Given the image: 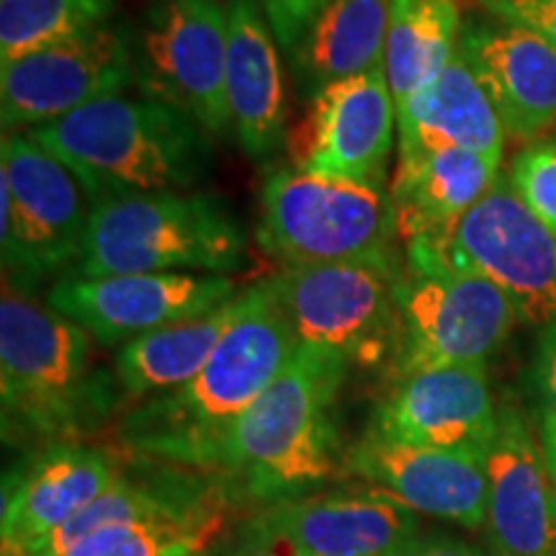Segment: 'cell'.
Masks as SVG:
<instances>
[{
    "instance_id": "6da1fadb",
    "label": "cell",
    "mask_w": 556,
    "mask_h": 556,
    "mask_svg": "<svg viewBox=\"0 0 556 556\" xmlns=\"http://www.w3.org/2000/svg\"><path fill=\"white\" fill-rule=\"evenodd\" d=\"M296 338L268 281L245 289L240 317L189 384L144 400L122 422L131 451L193 469H222L229 435L274 384Z\"/></svg>"
},
{
    "instance_id": "7a4b0ae2",
    "label": "cell",
    "mask_w": 556,
    "mask_h": 556,
    "mask_svg": "<svg viewBox=\"0 0 556 556\" xmlns=\"http://www.w3.org/2000/svg\"><path fill=\"white\" fill-rule=\"evenodd\" d=\"M24 135L58 157L96 201L191 191L212 160L206 131L148 96H109Z\"/></svg>"
},
{
    "instance_id": "3957f363",
    "label": "cell",
    "mask_w": 556,
    "mask_h": 556,
    "mask_svg": "<svg viewBox=\"0 0 556 556\" xmlns=\"http://www.w3.org/2000/svg\"><path fill=\"white\" fill-rule=\"evenodd\" d=\"M0 400L5 438L70 443L111 415L116 387L93 368V336L3 283Z\"/></svg>"
},
{
    "instance_id": "277c9868",
    "label": "cell",
    "mask_w": 556,
    "mask_h": 556,
    "mask_svg": "<svg viewBox=\"0 0 556 556\" xmlns=\"http://www.w3.org/2000/svg\"><path fill=\"white\" fill-rule=\"evenodd\" d=\"M345 371L348 361L296 343L287 368L235 426L219 471L274 505L325 482L336 469L332 405Z\"/></svg>"
},
{
    "instance_id": "5b68a950",
    "label": "cell",
    "mask_w": 556,
    "mask_h": 556,
    "mask_svg": "<svg viewBox=\"0 0 556 556\" xmlns=\"http://www.w3.org/2000/svg\"><path fill=\"white\" fill-rule=\"evenodd\" d=\"M238 217L206 191H155L93 201L80 278L122 274H217L245 263Z\"/></svg>"
},
{
    "instance_id": "8992f818",
    "label": "cell",
    "mask_w": 556,
    "mask_h": 556,
    "mask_svg": "<svg viewBox=\"0 0 556 556\" xmlns=\"http://www.w3.org/2000/svg\"><path fill=\"white\" fill-rule=\"evenodd\" d=\"M397 212L387 186L289 165L261 189L258 242L283 268L400 261Z\"/></svg>"
},
{
    "instance_id": "52a82bcc",
    "label": "cell",
    "mask_w": 556,
    "mask_h": 556,
    "mask_svg": "<svg viewBox=\"0 0 556 556\" xmlns=\"http://www.w3.org/2000/svg\"><path fill=\"white\" fill-rule=\"evenodd\" d=\"M397 379L433 368L484 366L518 323L495 283L456 268L430 240L402 242Z\"/></svg>"
},
{
    "instance_id": "ba28073f",
    "label": "cell",
    "mask_w": 556,
    "mask_h": 556,
    "mask_svg": "<svg viewBox=\"0 0 556 556\" xmlns=\"http://www.w3.org/2000/svg\"><path fill=\"white\" fill-rule=\"evenodd\" d=\"M400 261L283 268L268 278L299 345L374 366L397 353Z\"/></svg>"
},
{
    "instance_id": "9c48e42d",
    "label": "cell",
    "mask_w": 556,
    "mask_h": 556,
    "mask_svg": "<svg viewBox=\"0 0 556 556\" xmlns=\"http://www.w3.org/2000/svg\"><path fill=\"white\" fill-rule=\"evenodd\" d=\"M80 180L29 135L0 144V245L5 283L29 294L80 261L88 214Z\"/></svg>"
},
{
    "instance_id": "30bf717a",
    "label": "cell",
    "mask_w": 556,
    "mask_h": 556,
    "mask_svg": "<svg viewBox=\"0 0 556 556\" xmlns=\"http://www.w3.org/2000/svg\"><path fill=\"white\" fill-rule=\"evenodd\" d=\"M430 242L456 268L495 283L520 323L548 328L556 319V232L523 204L510 178L500 176L443 238Z\"/></svg>"
},
{
    "instance_id": "8fae6325",
    "label": "cell",
    "mask_w": 556,
    "mask_h": 556,
    "mask_svg": "<svg viewBox=\"0 0 556 556\" xmlns=\"http://www.w3.org/2000/svg\"><path fill=\"white\" fill-rule=\"evenodd\" d=\"M229 13L219 0H165L150 11L135 47V83L180 111L208 137H225Z\"/></svg>"
},
{
    "instance_id": "7c38bea8",
    "label": "cell",
    "mask_w": 556,
    "mask_h": 556,
    "mask_svg": "<svg viewBox=\"0 0 556 556\" xmlns=\"http://www.w3.org/2000/svg\"><path fill=\"white\" fill-rule=\"evenodd\" d=\"M135 83V41L106 24L80 37L0 65V122L5 135L54 124Z\"/></svg>"
},
{
    "instance_id": "4fadbf2b",
    "label": "cell",
    "mask_w": 556,
    "mask_h": 556,
    "mask_svg": "<svg viewBox=\"0 0 556 556\" xmlns=\"http://www.w3.org/2000/svg\"><path fill=\"white\" fill-rule=\"evenodd\" d=\"M397 131V101L387 70L338 80L309 96V109L289 137L294 168L384 186Z\"/></svg>"
},
{
    "instance_id": "5bb4252c",
    "label": "cell",
    "mask_w": 556,
    "mask_h": 556,
    "mask_svg": "<svg viewBox=\"0 0 556 556\" xmlns=\"http://www.w3.org/2000/svg\"><path fill=\"white\" fill-rule=\"evenodd\" d=\"M238 291L232 278L217 274L73 276L54 283L47 304L101 345H127L144 332L214 309Z\"/></svg>"
},
{
    "instance_id": "9a60e30c",
    "label": "cell",
    "mask_w": 556,
    "mask_h": 556,
    "mask_svg": "<svg viewBox=\"0 0 556 556\" xmlns=\"http://www.w3.org/2000/svg\"><path fill=\"white\" fill-rule=\"evenodd\" d=\"M500 409L486 366H454L397 379L374 415L371 433L456 454H486Z\"/></svg>"
},
{
    "instance_id": "2e32d148",
    "label": "cell",
    "mask_w": 556,
    "mask_h": 556,
    "mask_svg": "<svg viewBox=\"0 0 556 556\" xmlns=\"http://www.w3.org/2000/svg\"><path fill=\"white\" fill-rule=\"evenodd\" d=\"M484 526L495 556H556V482L518 407H500L486 451Z\"/></svg>"
},
{
    "instance_id": "e0dca14e",
    "label": "cell",
    "mask_w": 556,
    "mask_h": 556,
    "mask_svg": "<svg viewBox=\"0 0 556 556\" xmlns=\"http://www.w3.org/2000/svg\"><path fill=\"white\" fill-rule=\"evenodd\" d=\"M345 464L413 513L467 528L486 523V454L409 446L368 430Z\"/></svg>"
},
{
    "instance_id": "ac0fdd59",
    "label": "cell",
    "mask_w": 556,
    "mask_h": 556,
    "mask_svg": "<svg viewBox=\"0 0 556 556\" xmlns=\"http://www.w3.org/2000/svg\"><path fill=\"white\" fill-rule=\"evenodd\" d=\"M458 54L495 106L505 137L536 139L556 127V50L507 21H469Z\"/></svg>"
},
{
    "instance_id": "d6986e66",
    "label": "cell",
    "mask_w": 556,
    "mask_h": 556,
    "mask_svg": "<svg viewBox=\"0 0 556 556\" xmlns=\"http://www.w3.org/2000/svg\"><path fill=\"white\" fill-rule=\"evenodd\" d=\"M227 13L229 129L250 157H266L289 137L281 54L258 0H229Z\"/></svg>"
},
{
    "instance_id": "ffe728a7",
    "label": "cell",
    "mask_w": 556,
    "mask_h": 556,
    "mask_svg": "<svg viewBox=\"0 0 556 556\" xmlns=\"http://www.w3.org/2000/svg\"><path fill=\"white\" fill-rule=\"evenodd\" d=\"M122 471L114 458L80 443H58L29 469L5 477L3 548H24L86 510Z\"/></svg>"
},
{
    "instance_id": "44dd1931",
    "label": "cell",
    "mask_w": 556,
    "mask_h": 556,
    "mask_svg": "<svg viewBox=\"0 0 556 556\" xmlns=\"http://www.w3.org/2000/svg\"><path fill=\"white\" fill-rule=\"evenodd\" d=\"M268 510L307 556H394L417 539V513L379 490L296 497Z\"/></svg>"
},
{
    "instance_id": "7402d4cb",
    "label": "cell",
    "mask_w": 556,
    "mask_h": 556,
    "mask_svg": "<svg viewBox=\"0 0 556 556\" xmlns=\"http://www.w3.org/2000/svg\"><path fill=\"white\" fill-rule=\"evenodd\" d=\"M400 157L430 150H469L503 163L505 129L462 54L426 90L397 106Z\"/></svg>"
},
{
    "instance_id": "603a6c76",
    "label": "cell",
    "mask_w": 556,
    "mask_h": 556,
    "mask_svg": "<svg viewBox=\"0 0 556 556\" xmlns=\"http://www.w3.org/2000/svg\"><path fill=\"white\" fill-rule=\"evenodd\" d=\"M500 178V165L469 150H430L397 157L389 197L400 240H438Z\"/></svg>"
},
{
    "instance_id": "cb8c5ba5",
    "label": "cell",
    "mask_w": 556,
    "mask_h": 556,
    "mask_svg": "<svg viewBox=\"0 0 556 556\" xmlns=\"http://www.w3.org/2000/svg\"><path fill=\"white\" fill-rule=\"evenodd\" d=\"M242 302L245 289L214 309L144 332L122 345L114 374L124 394L131 400H150L189 384L240 317Z\"/></svg>"
},
{
    "instance_id": "d4e9b609",
    "label": "cell",
    "mask_w": 556,
    "mask_h": 556,
    "mask_svg": "<svg viewBox=\"0 0 556 556\" xmlns=\"http://www.w3.org/2000/svg\"><path fill=\"white\" fill-rule=\"evenodd\" d=\"M389 0H330L294 58L296 73L312 96L338 80L358 78L384 67Z\"/></svg>"
},
{
    "instance_id": "484cf974",
    "label": "cell",
    "mask_w": 556,
    "mask_h": 556,
    "mask_svg": "<svg viewBox=\"0 0 556 556\" xmlns=\"http://www.w3.org/2000/svg\"><path fill=\"white\" fill-rule=\"evenodd\" d=\"M212 484L180 475H163L157 479H129L122 475L96 503H90L67 523L24 548H3V556H70L88 541L142 523L157 513L204 495Z\"/></svg>"
},
{
    "instance_id": "4316f807",
    "label": "cell",
    "mask_w": 556,
    "mask_h": 556,
    "mask_svg": "<svg viewBox=\"0 0 556 556\" xmlns=\"http://www.w3.org/2000/svg\"><path fill=\"white\" fill-rule=\"evenodd\" d=\"M462 26L458 0H389L384 70L397 106L456 58Z\"/></svg>"
},
{
    "instance_id": "83f0119b",
    "label": "cell",
    "mask_w": 556,
    "mask_h": 556,
    "mask_svg": "<svg viewBox=\"0 0 556 556\" xmlns=\"http://www.w3.org/2000/svg\"><path fill=\"white\" fill-rule=\"evenodd\" d=\"M225 516V490L212 484L204 495L88 541L70 556H197L217 536Z\"/></svg>"
},
{
    "instance_id": "f1b7e54d",
    "label": "cell",
    "mask_w": 556,
    "mask_h": 556,
    "mask_svg": "<svg viewBox=\"0 0 556 556\" xmlns=\"http://www.w3.org/2000/svg\"><path fill=\"white\" fill-rule=\"evenodd\" d=\"M116 0H0V65L109 24Z\"/></svg>"
},
{
    "instance_id": "f546056e",
    "label": "cell",
    "mask_w": 556,
    "mask_h": 556,
    "mask_svg": "<svg viewBox=\"0 0 556 556\" xmlns=\"http://www.w3.org/2000/svg\"><path fill=\"white\" fill-rule=\"evenodd\" d=\"M507 178L523 204L556 232V142L520 152Z\"/></svg>"
},
{
    "instance_id": "4dcf8cb0",
    "label": "cell",
    "mask_w": 556,
    "mask_h": 556,
    "mask_svg": "<svg viewBox=\"0 0 556 556\" xmlns=\"http://www.w3.org/2000/svg\"><path fill=\"white\" fill-rule=\"evenodd\" d=\"M225 556H307L304 548L289 536V531L270 516V510H263L261 516L248 520L240 528L238 539L229 544Z\"/></svg>"
},
{
    "instance_id": "1f68e13d",
    "label": "cell",
    "mask_w": 556,
    "mask_h": 556,
    "mask_svg": "<svg viewBox=\"0 0 556 556\" xmlns=\"http://www.w3.org/2000/svg\"><path fill=\"white\" fill-rule=\"evenodd\" d=\"M328 3L330 0H261L270 29H274V37L287 54L296 52L304 34L309 31L319 11Z\"/></svg>"
},
{
    "instance_id": "d6a6232c",
    "label": "cell",
    "mask_w": 556,
    "mask_h": 556,
    "mask_svg": "<svg viewBox=\"0 0 556 556\" xmlns=\"http://www.w3.org/2000/svg\"><path fill=\"white\" fill-rule=\"evenodd\" d=\"M477 3L500 21L539 34L556 50V0H477Z\"/></svg>"
},
{
    "instance_id": "836d02e7",
    "label": "cell",
    "mask_w": 556,
    "mask_h": 556,
    "mask_svg": "<svg viewBox=\"0 0 556 556\" xmlns=\"http://www.w3.org/2000/svg\"><path fill=\"white\" fill-rule=\"evenodd\" d=\"M536 389L541 405H544V415L556 417V319L548 325L539 345Z\"/></svg>"
},
{
    "instance_id": "e575fe53",
    "label": "cell",
    "mask_w": 556,
    "mask_h": 556,
    "mask_svg": "<svg viewBox=\"0 0 556 556\" xmlns=\"http://www.w3.org/2000/svg\"><path fill=\"white\" fill-rule=\"evenodd\" d=\"M394 556H484L475 552V548L464 546V544H456V541H441V539H433V541H409L405 548H400Z\"/></svg>"
},
{
    "instance_id": "d590c367",
    "label": "cell",
    "mask_w": 556,
    "mask_h": 556,
    "mask_svg": "<svg viewBox=\"0 0 556 556\" xmlns=\"http://www.w3.org/2000/svg\"><path fill=\"white\" fill-rule=\"evenodd\" d=\"M541 448H544L548 471H552L554 482H556V417L554 415H544L541 417Z\"/></svg>"
},
{
    "instance_id": "8d00e7d4",
    "label": "cell",
    "mask_w": 556,
    "mask_h": 556,
    "mask_svg": "<svg viewBox=\"0 0 556 556\" xmlns=\"http://www.w3.org/2000/svg\"><path fill=\"white\" fill-rule=\"evenodd\" d=\"M197 556H204V554H197Z\"/></svg>"
}]
</instances>
